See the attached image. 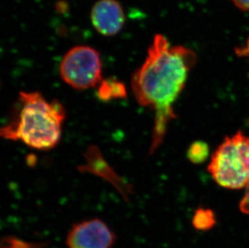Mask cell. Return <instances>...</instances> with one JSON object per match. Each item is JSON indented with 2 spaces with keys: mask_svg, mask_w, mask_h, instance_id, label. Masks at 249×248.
I'll use <instances>...</instances> for the list:
<instances>
[{
  "mask_svg": "<svg viewBox=\"0 0 249 248\" xmlns=\"http://www.w3.org/2000/svg\"><path fill=\"white\" fill-rule=\"evenodd\" d=\"M116 236L99 218H92L73 225L66 237L68 248H112Z\"/></svg>",
  "mask_w": 249,
  "mask_h": 248,
  "instance_id": "cell-5",
  "label": "cell"
},
{
  "mask_svg": "<svg viewBox=\"0 0 249 248\" xmlns=\"http://www.w3.org/2000/svg\"><path fill=\"white\" fill-rule=\"evenodd\" d=\"M196 55L183 46H171L157 34L142 66L135 71L131 87L137 103L154 112L151 154L162 143L169 123L176 118L173 105L186 85Z\"/></svg>",
  "mask_w": 249,
  "mask_h": 248,
  "instance_id": "cell-1",
  "label": "cell"
},
{
  "mask_svg": "<svg viewBox=\"0 0 249 248\" xmlns=\"http://www.w3.org/2000/svg\"><path fill=\"white\" fill-rule=\"evenodd\" d=\"M233 3L240 10L249 12V0H231Z\"/></svg>",
  "mask_w": 249,
  "mask_h": 248,
  "instance_id": "cell-13",
  "label": "cell"
},
{
  "mask_svg": "<svg viewBox=\"0 0 249 248\" xmlns=\"http://www.w3.org/2000/svg\"><path fill=\"white\" fill-rule=\"evenodd\" d=\"M208 155V147L207 143L202 142L194 143L189 148L187 157L195 164L204 161Z\"/></svg>",
  "mask_w": 249,
  "mask_h": 248,
  "instance_id": "cell-9",
  "label": "cell"
},
{
  "mask_svg": "<svg viewBox=\"0 0 249 248\" xmlns=\"http://www.w3.org/2000/svg\"><path fill=\"white\" fill-rule=\"evenodd\" d=\"M55 8L59 13L64 14L69 11L68 2H66L65 0H59L55 5Z\"/></svg>",
  "mask_w": 249,
  "mask_h": 248,
  "instance_id": "cell-12",
  "label": "cell"
},
{
  "mask_svg": "<svg viewBox=\"0 0 249 248\" xmlns=\"http://www.w3.org/2000/svg\"><path fill=\"white\" fill-rule=\"evenodd\" d=\"M235 53L239 56H244V57H249V37L248 38L245 45L242 47L236 49Z\"/></svg>",
  "mask_w": 249,
  "mask_h": 248,
  "instance_id": "cell-11",
  "label": "cell"
},
{
  "mask_svg": "<svg viewBox=\"0 0 249 248\" xmlns=\"http://www.w3.org/2000/svg\"><path fill=\"white\" fill-rule=\"evenodd\" d=\"M240 211L245 214H249V184L247 185V190L245 192V196L240 203Z\"/></svg>",
  "mask_w": 249,
  "mask_h": 248,
  "instance_id": "cell-10",
  "label": "cell"
},
{
  "mask_svg": "<svg viewBox=\"0 0 249 248\" xmlns=\"http://www.w3.org/2000/svg\"><path fill=\"white\" fill-rule=\"evenodd\" d=\"M215 223L213 212L207 209H199L195 212L193 224L198 230H207L214 226Z\"/></svg>",
  "mask_w": 249,
  "mask_h": 248,
  "instance_id": "cell-8",
  "label": "cell"
},
{
  "mask_svg": "<svg viewBox=\"0 0 249 248\" xmlns=\"http://www.w3.org/2000/svg\"><path fill=\"white\" fill-rule=\"evenodd\" d=\"M90 19L99 34L114 36L122 30L125 14L117 0H99L92 7Z\"/></svg>",
  "mask_w": 249,
  "mask_h": 248,
  "instance_id": "cell-6",
  "label": "cell"
},
{
  "mask_svg": "<svg viewBox=\"0 0 249 248\" xmlns=\"http://www.w3.org/2000/svg\"><path fill=\"white\" fill-rule=\"evenodd\" d=\"M59 72L66 84L78 90L98 87L104 80L100 54L87 45L69 50L61 60Z\"/></svg>",
  "mask_w": 249,
  "mask_h": 248,
  "instance_id": "cell-4",
  "label": "cell"
},
{
  "mask_svg": "<svg viewBox=\"0 0 249 248\" xmlns=\"http://www.w3.org/2000/svg\"><path fill=\"white\" fill-rule=\"evenodd\" d=\"M97 96L104 102H108L112 99H124L127 97V89L122 82L111 77L103 80L98 86Z\"/></svg>",
  "mask_w": 249,
  "mask_h": 248,
  "instance_id": "cell-7",
  "label": "cell"
},
{
  "mask_svg": "<svg viewBox=\"0 0 249 248\" xmlns=\"http://www.w3.org/2000/svg\"><path fill=\"white\" fill-rule=\"evenodd\" d=\"M66 117V110L59 101L50 102L38 91H20L9 122L1 128L0 135L34 149H52L60 142Z\"/></svg>",
  "mask_w": 249,
  "mask_h": 248,
  "instance_id": "cell-2",
  "label": "cell"
},
{
  "mask_svg": "<svg viewBox=\"0 0 249 248\" xmlns=\"http://www.w3.org/2000/svg\"><path fill=\"white\" fill-rule=\"evenodd\" d=\"M208 172L222 187L239 190L249 184V137L240 131L226 137L213 153Z\"/></svg>",
  "mask_w": 249,
  "mask_h": 248,
  "instance_id": "cell-3",
  "label": "cell"
}]
</instances>
